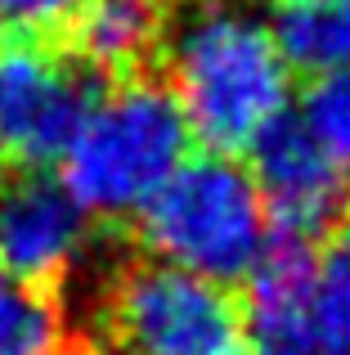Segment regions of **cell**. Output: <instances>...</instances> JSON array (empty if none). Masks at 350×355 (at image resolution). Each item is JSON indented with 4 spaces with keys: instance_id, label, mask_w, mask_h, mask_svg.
I'll return each mask as SVG.
<instances>
[{
    "instance_id": "4fadbf2b",
    "label": "cell",
    "mask_w": 350,
    "mask_h": 355,
    "mask_svg": "<svg viewBox=\"0 0 350 355\" xmlns=\"http://www.w3.org/2000/svg\"><path fill=\"white\" fill-rule=\"evenodd\" d=\"M301 121L310 135L350 171V68L310 77V90L301 95Z\"/></svg>"
},
{
    "instance_id": "5bb4252c",
    "label": "cell",
    "mask_w": 350,
    "mask_h": 355,
    "mask_svg": "<svg viewBox=\"0 0 350 355\" xmlns=\"http://www.w3.org/2000/svg\"><path fill=\"white\" fill-rule=\"evenodd\" d=\"M86 0H0V32H54L81 14Z\"/></svg>"
},
{
    "instance_id": "ba28073f",
    "label": "cell",
    "mask_w": 350,
    "mask_h": 355,
    "mask_svg": "<svg viewBox=\"0 0 350 355\" xmlns=\"http://www.w3.org/2000/svg\"><path fill=\"white\" fill-rule=\"evenodd\" d=\"M319 261L324 252L315 239L270 230V243L247 275L243 297L247 355H328L315 324Z\"/></svg>"
},
{
    "instance_id": "8992f818",
    "label": "cell",
    "mask_w": 350,
    "mask_h": 355,
    "mask_svg": "<svg viewBox=\"0 0 350 355\" xmlns=\"http://www.w3.org/2000/svg\"><path fill=\"white\" fill-rule=\"evenodd\" d=\"M247 153L274 230L324 243L350 220V171L297 113L274 117Z\"/></svg>"
},
{
    "instance_id": "7c38bea8",
    "label": "cell",
    "mask_w": 350,
    "mask_h": 355,
    "mask_svg": "<svg viewBox=\"0 0 350 355\" xmlns=\"http://www.w3.org/2000/svg\"><path fill=\"white\" fill-rule=\"evenodd\" d=\"M315 324L328 355H350V220L333 234L315 279Z\"/></svg>"
},
{
    "instance_id": "9a60e30c",
    "label": "cell",
    "mask_w": 350,
    "mask_h": 355,
    "mask_svg": "<svg viewBox=\"0 0 350 355\" xmlns=\"http://www.w3.org/2000/svg\"><path fill=\"white\" fill-rule=\"evenodd\" d=\"M0 184H5V153H0Z\"/></svg>"
},
{
    "instance_id": "30bf717a",
    "label": "cell",
    "mask_w": 350,
    "mask_h": 355,
    "mask_svg": "<svg viewBox=\"0 0 350 355\" xmlns=\"http://www.w3.org/2000/svg\"><path fill=\"white\" fill-rule=\"evenodd\" d=\"M265 27L288 68L310 77L350 68V0H274Z\"/></svg>"
},
{
    "instance_id": "52a82bcc",
    "label": "cell",
    "mask_w": 350,
    "mask_h": 355,
    "mask_svg": "<svg viewBox=\"0 0 350 355\" xmlns=\"http://www.w3.org/2000/svg\"><path fill=\"white\" fill-rule=\"evenodd\" d=\"M95 216L45 171L0 184V270L36 288H59L90 261Z\"/></svg>"
},
{
    "instance_id": "277c9868",
    "label": "cell",
    "mask_w": 350,
    "mask_h": 355,
    "mask_svg": "<svg viewBox=\"0 0 350 355\" xmlns=\"http://www.w3.org/2000/svg\"><path fill=\"white\" fill-rule=\"evenodd\" d=\"M99 333L117 355H247L243 302L158 257L126 261L104 279Z\"/></svg>"
},
{
    "instance_id": "5b68a950",
    "label": "cell",
    "mask_w": 350,
    "mask_h": 355,
    "mask_svg": "<svg viewBox=\"0 0 350 355\" xmlns=\"http://www.w3.org/2000/svg\"><path fill=\"white\" fill-rule=\"evenodd\" d=\"M90 81L72 54L36 32H0V153L27 171L59 162L90 108Z\"/></svg>"
},
{
    "instance_id": "7a4b0ae2",
    "label": "cell",
    "mask_w": 350,
    "mask_h": 355,
    "mask_svg": "<svg viewBox=\"0 0 350 355\" xmlns=\"http://www.w3.org/2000/svg\"><path fill=\"white\" fill-rule=\"evenodd\" d=\"M189 139L171 86L122 77L90 99L59 157V180L95 220H131L189 157Z\"/></svg>"
},
{
    "instance_id": "8fae6325",
    "label": "cell",
    "mask_w": 350,
    "mask_h": 355,
    "mask_svg": "<svg viewBox=\"0 0 350 355\" xmlns=\"http://www.w3.org/2000/svg\"><path fill=\"white\" fill-rule=\"evenodd\" d=\"M0 355H77V324L54 288L0 270Z\"/></svg>"
},
{
    "instance_id": "3957f363",
    "label": "cell",
    "mask_w": 350,
    "mask_h": 355,
    "mask_svg": "<svg viewBox=\"0 0 350 355\" xmlns=\"http://www.w3.org/2000/svg\"><path fill=\"white\" fill-rule=\"evenodd\" d=\"M135 220L149 257L216 284L252 275L274 230L256 175L229 153L184 157Z\"/></svg>"
},
{
    "instance_id": "9c48e42d",
    "label": "cell",
    "mask_w": 350,
    "mask_h": 355,
    "mask_svg": "<svg viewBox=\"0 0 350 355\" xmlns=\"http://www.w3.org/2000/svg\"><path fill=\"white\" fill-rule=\"evenodd\" d=\"M72 59L104 77H140L167 45V0H86L72 18Z\"/></svg>"
},
{
    "instance_id": "6da1fadb",
    "label": "cell",
    "mask_w": 350,
    "mask_h": 355,
    "mask_svg": "<svg viewBox=\"0 0 350 355\" xmlns=\"http://www.w3.org/2000/svg\"><path fill=\"white\" fill-rule=\"evenodd\" d=\"M167 86L207 153H247L288 113L292 68L243 0H198L167 32Z\"/></svg>"
}]
</instances>
